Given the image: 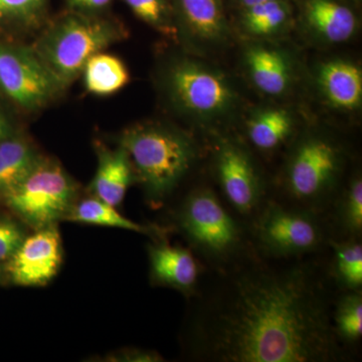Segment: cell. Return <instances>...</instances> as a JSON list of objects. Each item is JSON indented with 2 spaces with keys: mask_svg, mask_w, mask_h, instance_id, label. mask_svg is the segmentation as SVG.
Returning <instances> with one entry per match:
<instances>
[{
  "mask_svg": "<svg viewBox=\"0 0 362 362\" xmlns=\"http://www.w3.org/2000/svg\"><path fill=\"white\" fill-rule=\"evenodd\" d=\"M98 165L90 182L93 197L118 207L125 199L128 188L136 180L134 169L127 151L119 145L110 149L98 143Z\"/></svg>",
  "mask_w": 362,
  "mask_h": 362,
  "instance_id": "15",
  "label": "cell"
},
{
  "mask_svg": "<svg viewBox=\"0 0 362 362\" xmlns=\"http://www.w3.org/2000/svg\"><path fill=\"white\" fill-rule=\"evenodd\" d=\"M175 228L206 270H223L254 251L249 225L211 185L188 190L171 214Z\"/></svg>",
  "mask_w": 362,
  "mask_h": 362,
  "instance_id": "2",
  "label": "cell"
},
{
  "mask_svg": "<svg viewBox=\"0 0 362 362\" xmlns=\"http://www.w3.org/2000/svg\"><path fill=\"white\" fill-rule=\"evenodd\" d=\"M330 239H362V176L361 171L342 185L325 214Z\"/></svg>",
  "mask_w": 362,
  "mask_h": 362,
  "instance_id": "18",
  "label": "cell"
},
{
  "mask_svg": "<svg viewBox=\"0 0 362 362\" xmlns=\"http://www.w3.org/2000/svg\"><path fill=\"white\" fill-rule=\"evenodd\" d=\"M7 263L13 284L42 287L56 277L63 262V247L57 225L35 230L21 243Z\"/></svg>",
  "mask_w": 362,
  "mask_h": 362,
  "instance_id": "11",
  "label": "cell"
},
{
  "mask_svg": "<svg viewBox=\"0 0 362 362\" xmlns=\"http://www.w3.org/2000/svg\"><path fill=\"white\" fill-rule=\"evenodd\" d=\"M332 324L338 341L356 356L362 338V290L337 292Z\"/></svg>",
  "mask_w": 362,
  "mask_h": 362,
  "instance_id": "24",
  "label": "cell"
},
{
  "mask_svg": "<svg viewBox=\"0 0 362 362\" xmlns=\"http://www.w3.org/2000/svg\"><path fill=\"white\" fill-rule=\"evenodd\" d=\"M45 4L47 0H0V23H32Z\"/></svg>",
  "mask_w": 362,
  "mask_h": 362,
  "instance_id": "27",
  "label": "cell"
},
{
  "mask_svg": "<svg viewBox=\"0 0 362 362\" xmlns=\"http://www.w3.org/2000/svg\"><path fill=\"white\" fill-rule=\"evenodd\" d=\"M303 18L309 30L328 44L347 42L358 28L356 14L340 0H304Z\"/></svg>",
  "mask_w": 362,
  "mask_h": 362,
  "instance_id": "16",
  "label": "cell"
},
{
  "mask_svg": "<svg viewBox=\"0 0 362 362\" xmlns=\"http://www.w3.org/2000/svg\"><path fill=\"white\" fill-rule=\"evenodd\" d=\"M240 7L243 9L249 8V7L258 6V4H265V2L271 1V0H238Z\"/></svg>",
  "mask_w": 362,
  "mask_h": 362,
  "instance_id": "32",
  "label": "cell"
},
{
  "mask_svg": "<svg viewBox=\"0 0 362 362\" xmlns=\"http://www.w3.org/2000/svg\"><path fill=\"white\" fill-rule=\"evenodd\" d=\"M11 135H13V133L11 121L8 120L6 114L0 110V143Z\"/></svg>",
  "mask_w": 362,
  "mask_h": 362,
  "instance_id": "31",
  "label": "cell"
},
{
  "mask_svg": "<svg viewBox=\"0 0 362 362\" xmlns=\"http://www.w3.org/2000/svg\"><path fill=\"white\" fill-rule=\"evenodd\" d=\"M164 83L176 108L197 122H220L239 101L223 74L197 59H175L166 70Z\"/></svg>",
  "mask_w": 362,
  "mask_h": 362,
  "instance_id": "7",
  "label": "cell"
},
{
  "mask_svg": "<svg viewBox=\"0 0 362 362\" xmlns=\"http://www.w3.org/2000/svg\"><path fill=\"white\" fill-rule=\"evenodd\" d=\"M42 158L25 138L11 135L0 143V197L11 194Z\"/></svg>",
  "mask_w": 362,
  "mask_h": 362,
  "instance_id": "20",
  "label": "cell"
},
{
  "mask_svg": "<svg viewBox=\"0 0 362 362\" xmlns=\"http://www.w3.org/2000/svg\"><path fill=\"white\" fill-rule=\"evenodd\" d=\"M147 251L152 284L175 289L188 299L197 294L206 268L189 247L173 246L162 237L150 243Z\"/></svg>",
  "mask_w": 362,
  "mask_h": 362,
  "instance_id": "12",
  "label": "cell"
},
{
  "mask_svg": "<svg viewBox=\"0 0 362 362\" xmlns=\"http://www.w3.org/2000/svg\"><path fill=\"white\" fill-rule=\"evenodd\" d=\"M176 25L199 51H213L228 42L230 26L221 0H173Z\"/></svg>",
  "mask_w": 362,
  "mask_h": 362,
  "instance_id": "13",
  "label": "cell"
},
{
  "mask_svg": "<svg viewBox=\"0 0 362 362\" xmlns=\"http://www.w3.org/2000/svg\"><path fill=\"white\" fill-rule=\"evenodd\" d=\"M345 151L328 136L308 134L293 146L283 168L282 197H275L320 214L328 209L341 189Z\"/></svg>",
  "mask_w": 362,
  "mask_h": 362,
  "instance_id": "4",
  "label": "cell"
},
{
  "mask_svg": "<svg viewBox=\"0 0 362 362\" xmlns=\"http://www.w3.org/2000/svg\"><path fill=\"white\" fill-rule=\"evenodd\" d=\"M78 187L57 161L42 157L4 202L35 230L65 221L77 202Z\"/></svg>",
  "mask_w": 362,
  "mask_h": 362,
  "instance_id": "8",
  "label": "cell"
},
{
  "mask_svg": "<svg viewBox=\"0 0 362 362\" xmlns=\"http://www.w3.org/2000/svg\"><path fill=\"white\" fill-rule=\"evenodd\" d=\"M255 251L272 259L304 258L327 251L329 228L320 214L270 197L249 223Z\"/></svg>",
  "mask_w": 362,
  "mask_h": 362,
  "instance_id": "5",
  "label": "cell"
},
{
  "mask_svg": "<svg viewBox=\"0 0 362 362\" xmlns=\"http://www.w3.org/2000/svg\"><path fill=\"white\" fill-rule=\"evenodd\" d=\"M292 18L288 0H271L242 11L243 28L254 37H275L285 32Z\"/></svg>",
  "mask_w": 362,
  "mask_h": 362,
  "instance_id": "25",
  "label": "cell"
},
{
  "mask_svg": "<svg viewBox=\"0 0 362 362\" xmlns=\"http://www.w3.org/2000/svg\"><path fill=\"white\" fill-rule=\"evenodd\" d=\"M61 86L35 49L0 45V92L25 110L45 106Z\"/></svg>",
  "mask_w": 362,
  "mask_h": 362,
  "instance_id": "10",
  "label": "cell"
},
{
  "mask_svg": "<svg viewBox=\"0 0 362 362\" xmlns=\"http://www.w3.org/2000/svg\"><path fill=\"white\" fill-rule=\"evenodd\" d=\"M337 288L327 251L272 259L252 251L223 270H206L185 333L199 362H345L354 356L332 324Z\"/></svg>",
  "mask_w": 362,
  "mask_h": 362,
  "instance_id": "1",
  "label": "cell"
},
{
  "mask_svg": "<svg viewBox=\"0 0 362 362\" xmlns=\"http://www.w3.org/2000/svg\"><path fill=\"white\" fill-rule=\"evenodd\" d=\"M124 2L140 21L158 32L164 35L176 33L175 11L168 0H124Z\"/></svg>",
  "mask_w": 362,
  "mask_h": 362,
  "instance_id": "26",
  "label": "cell"
},
{
  "mask_svg": "<svg viewBox=\"0 0 362 362\" xmlns=\"http://www.w3.org/2000/svg\"><path fill=\"white\" fill-rule=\"evenodd\" d=\"M119 142L127 151L136 180L153 209L168 202L201 157L192 136L160 123L132 126L124 131Z\"/></svg>",
  "mask_w": 362,
  "mask_h": 362,
  "instance_id": "3",
  "label": "cell"
},
{
  "mask_svg": "<svg viewBox=\"0 0 362 362\" xmlns=\"http://www.w3.org/2000/svg\"><path fill=\"white\" fill-rule=\"evenodd\" d=\"M245 62L252 84L264 94L281 96L291 87L292 66L284 52L252 45L247 49Z\"/></svg>",
  "mask_w": 362,
  "mask_h": 362,
  "instance_id": "17",
  "label": "cell"
},
{
  "mask_svg": "<svg viewBox=\"0 0 362 362\" xmlns=\"http://www.w3.org/2000/svg\"><path fill=\"white\" fill-rule=\"evenodd\" d=\"M316 83L324 99L334 109L358 110L362 103V73L354 62L333 59L317 69Z\"/></svg>",
  "mask_w": 362,
  "mask_h": 362,
  "instance_id": "14",
  "label": "cell"
},
{
  "mask_svg": "<svg viewBox=\"0 0 362 362\" xmlns=\"http://www.w3.org/2000/svg\"><path fill=\"white\" fill-rule=\"evenodd\" d=\"M211 168L223 201L247 225L270 199L264 176L254 156L235 138L214 140Z\"/></svg>",
  "mask_w": 362,
  "mask_h": 362,
  "instance_id": "9",
  "label": "cell"
},
{
  "mask_svg": "<svg viewBox=\"0 0 362 362\" xmlns=\"http://www.w3.org/2000/svg\"><path fill=\"white\" fill-rule=\"evenodd\" d=\"M26 237L23 228L9 218H0V262L7 261Z\"/></svg>",
  "mask_w": 362,
  "mask_h": 362,
  "instance_id": "28",
  "label": "cell"
},
{
  "mask_svg": "<svg viewBox=\"0 0 362 362\" xmlns=\"http://www.w3.org/2000/svg\"><path fill=\"white\" fill-rule=\"evenodd\" d=\"M123 35L111 21L73 14L45 33L35 51L64 88L82 73L90 57L115 44Z\"/></svg>",
  "mask_w": 362,
  "mask_h": 362,
  "instance_id": "6",
  "label": "cell"
},
{
  "mask_svg": "<svg viewBox=\"0 0 362 362\" xmlns=\"http://www.w3.org/2000/svg\"><path fill=\"white\" fill-rule=\"evenodd\" d=\"M86 89L96 96H110L129 83L130 73L122 59L106 52L90 57L83 69Z\"/></svg>",
  "mask_w": 362,
  "mask_h": 362,
  "instance_id": "23",
  "label": "cell"
},
{
  "mask_svg": "<svg viewBox=\"0 0 362 362\" xmlns=\"http://www.w3.org/2000/svg\"><path fill=\"white\" fill-rule=\"evenodd\" d=\"M112 0H69L71 6L88 13L102 11L111 4Z\"/></svg>",
  "mask_w": 362,
  "mask_h": 362,
  "instance_id": "30",
  "label": "cell"
},
{
  "mask_svg": "<svg viewBox=\"0 0 362 362\" xmlns=\"http://www.w3.org/2000/svg\"><path fill=\"white\" fill-rule=\"evenodd\" d=\"M65 221L85 225L122 228L130 232L143 233L154 239L166 237V230L160 226L135 223L119 213L115 206H110L93 195L89 199L76 202Z\"/></svg>",
  "mask_w": 362,
  "mask_h": 362,
  "instance_id": "21",
  "label": "cell"
},
{
  "mask_svg": "<svg viewBox=\"0 0 362 362\" xmlns=\"http://www.w3.org/2000/svg\"><path fill=\"white\" fill-rule=\"evenodd\" d=\"M293 128L292 117L284 109H262L255 112L247 121V139L255 148L269 153L289 140Z\"/></svg>",
  "mask_w": 362,
  "mask_h": 362,
  "instance_id": "22",
  "label": "cell"
},
{
  "mask_svg": "<svg viewBox=\"0 0 362 362\" xmlns=\"http://www.w3.org/2000/svg\"><path fill=\"white\" fill-rule=\"evenodd\" d=\"M327 267L338 292L362 290V239L328 240Z\"/></svg>",
  "mask_w": 362,
  "mask_h": 362,
  "instance_id": "19",
  "label": "cell"
},
{
  "mask_svg": "<svg viewBox=\"0 0 362 362\" xmlns=\"http://www.w3.org/2000/svg\"><path fill=\"white\" fill-rule=\"evenodd\" d=\"M109 361L125 362H160L164 361L163 357L154 350L130 349L120 350L117 354L108 357Z\"/></svg>",
  "mask_w": 362,
  "mask_h": 362,
  "instance_id": "29",
  "label": "cell"
}]
</instances>
